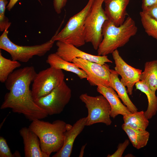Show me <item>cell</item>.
<instances>
[{
    "mask_svg": "<svg viewBox=\"0 0 157 157\" xmlns=\"http://www.w3.org/2000/svg\"><path fill=\"white\" fill-rule=\"evenodd\" d=\"M37 73L34 67L30 66L15 70L11 74L5 82L9 91L5 95L1 109L10 108L31 121L47 117L46 111L35 102L30 89Z\"/></svg>",
    "mask_w": 157,
    "mask_h": 157,
    "instance_id": "obj_1",
    "label": "cell"
},
{
    "mask_svg": "<svg viewBox=\"0 0 157 157\" xmlns=\"http://www.w3.org/2000/svg\"><path fill=\"white\" fill-rule=\"evenodd\" d=\"M138 29L135 22L130 16L119 26L107 20L103 26V39L97 49V55L107 56L124 46L136 34Z\"/></svg>",
    "mask_w": 157,
    "mask_h": 157,
    "instance_id": "obj_2",
    "label": "cell"
},
{
    "mask_svg": "<svg viewBox=\"0 0 157 157\" xmlns=\"http://www.w3.org/2000/svg\"><path fill=\"white\" fill-rule=\"evenodd\" d=\"M72 126L60 120L52 123L35 119L32 121L28 128L38 137L42 151L49 157L57 152L62 147L66 131Z\"/></svg>",
    "mask_w": 157,
    "mask_h": 157,
    "instance_id": "obj_3",
    "label": "cell"
},
{
    "mask_svg": "<svg viewBox=\"0 0 157 157\" xmlns=\"http://www.w3.org/2000/svg\"><path fill=\"white\" fill-rule=\"evenodd\" d=\"M94 0H89L85 6L79 12L70 18L64 27L60 32L62 23L53 36L55 41H60L77 47L84 45L85 41V22Z\"/></svg>",
    "mask_w": 157,
    "mask_h": 157,
    "instance_id": "obj_4",
    "label": "cell"
},
{
    "mask_svg": "<svg viewBox=\"0 0 157 157\" xmlns=\"http://www.w3.org/2000/svg\"><path fill=\"white\" fill-rule=\"evenodd\" d=\"M8 31L5 30L0 37V49L10 55L12 60L26 63L34 56H44L53 47L55 41L53 36L50 40L42 44L30 46L17 45L8 37Z\"/></svg>",
    "mask_w": 157,
    "mask_h": 157,
    "instance_id": "obj_5",
    "label": "cell"
},
{
    "mask_svg": "<svg viewBox=\"0 0 157 157\" xmlns=\"http://www.w3.org/2000/svg\"><path fill=\"white\" fill-rule=\"evenodd\" d=\"M104 0H94L85 22V41L97 50L103 39L102 30L108 18L103 8Z\"/></svg>",
    "mask_w": 157,
    "mask_h": 157,
    "instance_id": "obj_6",
    "label": "cell"
},
{
    "mask_svg": "<svg viewBox=\"0 0 157 157\" xmlns=\"http://www.w3.org/2000/svg\"><path fill=\"white\" fill-rule=\"evenodd\" d=\"M79 99L85 104L88 110L86 126L99 123L107 126L111 124L110 106L103 95L93 97L84 93L80 96Z\"/></svg>",
    "mask_w": 157,
    "mask_h": 157,
    "instance_id": "obj_7",
    "label": "cell"
},
{
    "mask_svg": "<svg viewBox=\"0 0 157 157\" xmlns=\"http://www.w3.org/2000/svg\"><path fill=\"white\" fill-rule=\"evenodd\" d=\"M65 77L62 70L51 67L37 73L31 90L34 99L50 93L62 83Z\"/></svg>",
    "mask_w": 157,
    "mask_h": 157,
    "instance_id": "obj_8",
    "label": "cell"
},
{
    "mask_svg": "<svg viewBox=\"0 0 157 157\" xmlns=\"http://www.w3.org/2000/svg\"><path fill=\"white\" fill-rule=\"evenodd\" d=\"M71 97L72 90L64 81L50 93L34 99V101L48 115H52L61 113L69 103Z\"/></svg>",
    "mask_w": 157,
    "mask_h": 157,
    "instance_id": "obj_9",
    "label": "cell"
},
{
    "mask_svg": "<svg viewBox=\"0 0 157 157\" xmlns=\"http://www.w3.org/2000/svg\"><path fill=\"white\" fill-rule=\"evenodd\" d=\"M72 63L85 72L87 79L91 86L110 87V69L107 64L101 65L78 58L74 59Z\"/></svg>",
    "mask_w": 157,
    "mask_h": 157,
    "instance_id": "obj_10",
    "label": "cell"
},
{
    "mask_svg": "<svg viewBox=\"0 0 157 157\" xmlns=\"http://www.w3.org/2000/svg\"><path fill=\"white\" fill-rule=\"evenodd\" d=\"M112 54L115 64V70L121 77V81L127 87L128 93L131 95L134 86L140 80L142 71L127 64L120 56L117 49Z\"/></svg>",
    "mask_w": 157,
    "mask_h": 157,
    "instance_id": "obj_11",
    "label": "cell"
},
{
    "mask_svg": "<svg viewBox=\"0 0 157 157\" xmlns=\"http://www.w3.org/2000/svg\"><path fill=\"white\" fill-rule=\"evenodd\" d=\"M57 47L55 53L64 60L72 62L75 58H80L103 65L106 63H112L107 56H98L92 55L84 52L74 46L60 41H57Z\"/></svg>",
    "mask_w": 157,
    "mask_h": 157,
    "instance_id": "obj_12",
    "label": "cell"
},
{
    "mask_svg": "<svg viewBox=\"0 0 157 157\" xmlns=\"http://www.w3.org/2000/svg\"><path fill=\"white\" fill-rule=\"evenodd\" d=\"M87 117L79 119L65 133L63 144L61 149L53 157H69L72 153L74 141L86 126Z\"/></svg>",
    "mask_w": 157,
    "mask_h": 157,
    "instance_id": "obj_13",
    "label": "cell"
},
{
    "mask_svg": "<svg viewBox=\"0 0 157 157\" xmlns=\"http://www.w3.org/2000/svg\"><path fill=\"white\" fill-rule=\"evenodd\" d=\"M23 141L25 157H48L42 151L39 139L29 128L23 127L19 131Z\"/></svg>",
    "mask_w": 157,
    "mask_h": 157,
    "instance_id": "obj_14",
    "label": "cell"
},
{
    "mask_svg": "<svg viewBox=\"0 0 157 157\" xmlns=\"http://www.w3.org/2000/svg\"><path fill=\"white\" fill-rule=\"evenodd\" d=\"M130 0H104V11L108 20L116 26L122 24L125 20L126 8Z\"/></svg>",
    "mask_w": 157,
    "mask_h": 157,
    "instance_id": "obj_15",
    "label": "cell"
},
{
    "mask_svg": "<svg viewBox=\"0 0 157 157\" xmlns=\"http://www.w3.org/2000/svg\"><path fill=\"white\" fill-rule=\"evenodd\" d=\"M97 90L109 102L111 108V117L114 119L119 115L123 116L131 113L127 107L122 103L117 94L112 88L100 85L97 86Z\"/></svg>",
    "mask_w": 157,
    "mask_h": 157,
    "instance_id": "obj_16",
    "label": "cell"
},
{
    "mask_svg": "<svg viewBox=\"0 0 157 157\" xmlns=\"http://www.w3.org/2000/svg\"><path fill=\"white\" fill-rule=\"evenodd\" d=\"M46 63L51 67L74 73L80 79L87 78V76L83 70L78 67L73 63L64 60L55 53H51L48 56Z\"/></svg>",
    "mask_w": 157,
    "mask_h": 157,
    "instance_id": "obj_17",
    "label": "cell"
},
{
    "mask_svg": "<svg viewBox=\"0 0 157 157\" xmlns=\"http://www.w3.org/2000/svg\"><path fill=\"white\" fill-rule=\"evenodd\" d=\"M110 87L115 91L124 104L131 113L138 111V109L129 98L125 86L121 82L119 74L115 70L110 69Z\"/></svg>",
    "mask_w": 157,
    "mask_h": 157,
    "instance_id": "obj_18",
    "label": "cell"
},
{
    "mask_svg": "<svg viewBox=\"0 0 157 157\" xmlns=\"http://www.w3.org/2000/svg\"><path fill=\"white\" fill-rule=\"evenodd\" d=\"M154 92L157 90V60L146 62L144 70L141 74L140 80Z\"/></svg>",
    "mask_w": 157,
    "mask_h": 157,
    "instance_id": "obj_19",
    "label": "cell"
},
{
    "mask_svg": "<svg viewBox=\"0 0 157 157\" xmlns=\"http://www.w3.org/2000/svg\"><path fill=\"white\" fill-rule=\"evenodd\" d=\"M133 146L137 149L145 146L149 138L150 134L145 130H138L133 129L124 123L122 126Z\"/></svg>",
    "mask_w": 157,
    "mask_h": 157,
    "instance_id": "obj_20",
    "label": "cell"
},
{
    "mask_svg": "<svg viewBox=\"0 0 157 157\" xmlns=\"http://www.w3.org/2000/svg\"><path fill=\"white\" fill-rule=\"evenodd\" d=\"M135 85L136 89L144 93L147 96L148 106L144 113L148 119H151L157 112V96L156 92L153 91L146 84L141 81L137 82Z\"/></svg>",
    "mask_w": 157,
    "mask_h": 157,
    "instance_id": "obj_21",
    "label": "cell"
},
{
    "mask_svg": "<svg viewBox=\"0 0 157 157\" xmlns=\"http://www.w3.org/2000/svg\"><path fill=\"white\" fill-rule=\"evenodd\" d=\"M124 124L135 130H145L149 122L143 111H136L123 116Z\"/></svg>",
    "mask_w": 157,
    "mask_h": 157,
    "instance_id": "obj_22",
    "label": "cell"
},
{
    "mask_svg": "<svg viewBox=\"0 0 157 157\" xmlns=\"http://www.w3.org/2000/svg\"><path fill=\"white\" fill-rule=\"evenodd\" d=\"M21 65V64L18 61L5 58L0 51V81L2 83H5L9 75Z\"/></svg>",
    "mask_w": 157,
    "mask_h": 157,
    "instance_id": "obj_23",
    "label": "cell"
},
{
    "mask_svg": "<svg viewBox=\"0 0 157 157\" xmlns=\"http://www.w3.org/2000/svg\"><path fill=\"white\" fill-rule=\"evenodd\" d=\"M140 15L145 32L149 36L157 40V20L142 11L140 13Z\"/></svg>",
    "mask_w": 157,
    "mask_h": 157,
    "instance_id": "obj_24",
    "label": "cell"
},
{
    "mask_svg": "<svg viewBox=\"0 0 157 157\" xmlns=\"http://www.w3.org/2000/svg\"><path fill=\"white\" fill-rule=\"evenodd\" d=\"M9 1L8 0H0V31L3 32L8 30L11 23L5 15V12Z\"/></svg>",
    "mask_w": 157,
    "mask_h": 157,
    "instance_id": "obj_25",
    "label": "cell"
},
{
    "mask_svg": "<svg viewBox=\"0 0 157 157\" xmlns=\"http://www.w3.org/2000/svg\"><path fill=\"white\" fill-rule=\"evenodd\" d=\"M0 157H14L5 139L0 137Z\"/></svg>",
    "mask_w": 157,
    "mask_h": 157,
    "instance_id": "obj_26",
    "label": "cell"
},
{
    "mask_svg": "<svg viewBox=\"0 0 157 157\" xmlns=\"http://www.w3.org/2000/svg\"><path fill=\"white\" fill-rule=\"evenodd\" d=\"M129 144V141L126 139L122 143L118 145L117 149L113 154L108 155V157H121L125 150Z\"/></svg>",
    "mask_w": 157,
    "mask_h": 157,
    "instance_id": "obj_27",
    "label": "cell"
},
{
    "mask_svg": "<svg viewBox=\"0 0 157 157\" xmlns=\"http://www.w3.org/2000/svg\"><path fill=\"white\" fill-rule=\"evenodd\" d=\"M68 0H53V6L55 11L58 14H60L65 6Z\"/></svg>",
    "mask_w": 157,
    "mask_h": 157,
    "instance_id": "obj_28",
    "label": "cell"
},
{
    "mask_svg": "<svg viewBox=\"0 0 157 157\" xmlns=\"http://www.w3.org/2000/svg\"><path fill=\"white\" fill-rule=\"evenodd\" d=\"M150 16L157 20V3L142 10Z\"/></svg>",
    "mask_w": 157,
    "mask_h": 157,
    "instance_id": "obj_29",
    "label": "cell"
},
{
    "mask_svg": "<svg viewBox=\"0 0 157 157\" xmlns=\"http://www.w3.org/2000/svg\"><path fill=\"white\" fill-rule=\"evenodd\" d=\"M157 3V0H142V10Z\"/></svg>",
    "mask_w": 157,
    "mask_h": 157,
    "instance_id": "obj_30",
    "label": "cell"
},
{
    "mask_svg": "<svg viewBox=\"0 0 157 157\" xmlns=\"http://www.w3.org/2000/svg\"><path fill=\"white\" fill-rule=\"evenodd\" d=\"M9 2L6 8L9 11H10L19 0H8ZM41 3L40 0H38Z\"/></svg>",
    "mask_w": 157,
    "mask_h": 157,
    "instance_id": "obj_31",
    "label": "cell"
},
{
    "mask_svg": "<svg viewBox=\"0 0 157 157\" xmlns=\"http://www.w3.org/2000/svg\"><path fill=\"white\" fill-rule=\"evenodd\" d=\"M86 145V144H85L81 147L79 157H83V156L84 150L85 147Z\"/></svg>",
    "mask_w": 157,
    "mask_h": 157,
    "instance_id": "obj_32",
    "label": "cell"
},
{
    "mask_svg": "<svg viewBox=\"0 0 157 157\" xmlns=\"http://www.w3.org/2000/svg\"><path fill=\"white\" fill-rule=\"evenodd\" d=\"M14 157H21V155L19 152L18 151H16L13 154Z\"/></svg>",
    "mask_w": 157,
    "mask_h": 157,
    "instance_id": "obj_33",
    "label": "cell"
}]
</instances>
